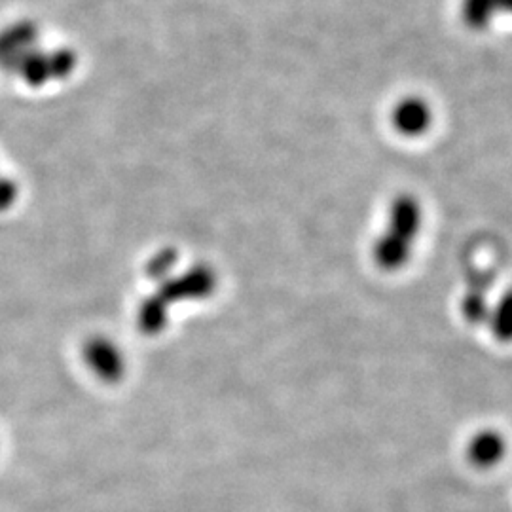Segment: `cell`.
Here are the masks:
<instances>
[{
	"label": "cell",
	"mask_w": 512,
	"mask_h": 512,
	"mask_svg": "<svg viewBox=\"0 0 512 512\" xmlns=\"http://www.w3.org/2000/svg\"><path fill=\"white\" fill-rule=\"evenodd\" d=\"M488 329L494 334L497 342H512V289L501 294L490 306V315L486 321Z\"/></svg>",
	"instance_id": "obj_8"
},
{
	"label": "cell",
	"mask_w": 512,
	"mask_h": 512,
	"mask_svg": "<svg viewBox=\"0 0 512 512\" xmlns=\"http://www.w3.org/2000/svg\"><path fill=\"white\" fill-rule=\"evenodd\" d=\"M393 126L404 137H421L433 124L431 107L420 97H406L393 109Z\"/></svg>",
	"instance_id": "obj_4"
},
{
	"label": "cell",
	"mask_w": 512,
	"mask_h": 512,
	"mask_svg": "<svg viewBox=\"0 0 512 512\" xmlns=\"http://www.w3.org/2000/svg\"><path fill=\"white\" fill-rule=\"evenodd\" d=\"M414 243L384 230L372 245V258L384 272H397L404 268L412 256Z\"/></svg>",
	"instance_id": "obj_5"
},
{
	"label": "cell",
	"mask_w": 512,
	"mask_h": 512,
	"mask_svg": "<svg viewBox=\"0 0 512 512\" xmlns=\"http://www.w3.org/2000/svg\"><path fill=\"white\" fill-rule=\"evenodd\" d=\"M421 226H423L421 203L412 194L397 196L389 205L384 230L414 243L420 236Z\"/></svg>",
	"instance_id": "obj_3"
},
{
	"label": "cell",
	"mask_w": 512,
	"mask_h": 512,
	"mask_svg": "<svg viewBox=\"0 0 512 512\" xmlns=\"http://www.w3.org/2000/svg\"><path fill=\"white\" fill-rule=\"evenodd\" d=\"M507 454V440L495 429H482L467 444V458L478 469H492Z\"/></svg>",
	"instance_id": "obj_6"
},
{
	"label": "cell",
	"mask_w": 512,
	"mask_h": 512,
	"mask_svg": "<svg viewBox=\"0 0 512 512\" xmlns=\"http://www.w3.org/2000/svg\"><path fill=\"white\" fill-rule=\"evenodd\" d=\"M40 48V29L33 21H16L0 31V67L19 71L23 61Z\"/></svg>",
	"instance_id": "obj_1"
},
{
	"label": "cell",
	"mask_w": 512,
	"mask_h": 512,
	"mask_svg": "<svg viewBox=\"0 0 512 512\" xmlns=\"http://www.w3.org/2000/svg\"><path fill=\"white\" fill-rule=\"evenodd\" d=\"M490 279L484 277H476L473 281H469V287L465 294L461 296V315L465 317L467 323L471 325H486L488 315H490V306L492 300L488 298V287H490Z\"/></svg>",
	"instance_id": "obj_7"
},
{
	"label": "cell",
	"mask_w": 512,
	"mask_h": 512,
	"mask_svg": "<svg viewBox=\"0 0 512 512\" xmlns=\"http://www.w3.org/2000/svg\"><path fill=\"white\" fill-rule=\"evenodd\" d=\"M74 61L76 57L71 50H65V48L44 50L40 46L23 61V65L19 67V73L33 84H42L52 78L67 76L74 69Z\"/></svg>",
	"instance_id": "obj_2"
}]
</instances>
